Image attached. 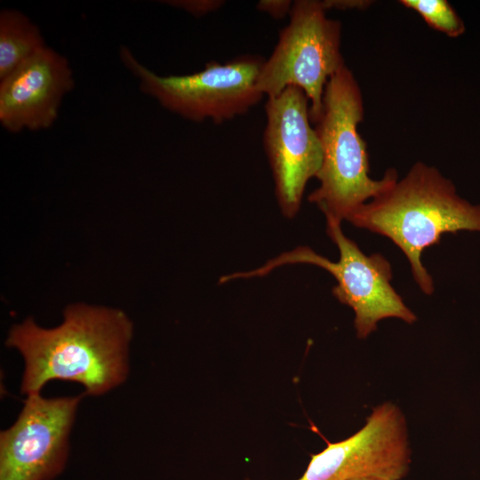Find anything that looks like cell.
I'll return each instance as SVG.
<instances>
[{
	"label": "cell",
	"mask_w": 480,
	"mask_h": 480,
	"mask_svg": "<svg viewBox=\"0 0 480 480\" xmlns=\"http://www.w3.org/2000/svg\"><path fill=\"white\" fill-rule=\"evenodd\" d=\"M292 4L290 0H260L257 3V9L275 20H281L290 15Z\"/></svg>",
	"instance_id": "14"
},
{
	"label": "cell",
	"mask_w": 480,
	"mask_h": 480,
	"mask_svg": "<svg viewBox=\"0 0 480 480\" xmlns=\"http://www.w3.org/2000/svg\"><path fill=\"white\" fill-rule=\"evenodd\" d=\"M28 395L16 421L0 434V480H52L65 468L69 435L85 396Z\"/></svg>",
	"instance_id": "8"
},
{
	"label": "cell",
	"mask_w": 480,
	"mask_h": 480,
	"mask_svg": "<svg viewBox=\"0 0 480 480\" xmlns=\"http://www.w3.org/2000/svg\"><path fill=\"white\" fill-rule=\"evenodd\" d=\"M347 220L390 239L406 256L420 289L431 295L434 281L422 264L423 251L438 244L444 234L480 231V205L462 199L436 168L417 162L404 178Z\"/></svg>",
	"instance_id": "2"
},
{
	"label": "cell",
	"mask_w": 480,
	"mask_h": 480,
	"mask_svg": "<svg viewBox=\"0 0 480 480\" xmlns=\"http://www.w3.org/2000/svg\"><path fill=\"white\" fill-rule=\"evenodd\" d=\"M326 233L339 250L337 261L330 260L308 246H299L260 268L222 276L219 284L264 276L288 264H310L324 268L336 279L337 284L332 292L340 303L352 308L354 327L359 339L370 336L383 319L397 318L409 324L417 321V316L391 285L392 268L382 254H364L355 241L344 235L341 222L337 220L326 219Z\"/></svg>",
	"instance_id": "4"
},
{
	"label": "cell",
	"mask_w": 480,
	"mask_h": 480,
	"mask_svg": "<svg viewBox=\"0 0 480 480\" xmlns=\"http://www.w3.org/2000/svg\"><path fill=\"white\" fill-rule=\"evenodd\" d=\"M132 333L124 312L74 304L60 325L45 329L28 318L12 327L5 343L23 356L22 394L40 393L49 381L62 380L83 385L86 395L100 396L125 381Z\"/></svg>",
	"instance_id": "1"
},
{
	"label": "cell",
	"mask_w": 480,
	"mask_h": 480,
	"mask_svg": "<svg viewBox=\"0 0 480 480\" xmlns=\"http://www.w3.org/2000/svg\"><path fill=\"white\" fill-rule=\"evenodd\" d=\"M364 118L360 87L345 65L327 82L323 110L315 130L323 150L316 175L320 185L308 200L316 204L325 219L341 222L362 204L388 190L398 180L388 169L380 180L370 177L366 144L357 126Z\"/></svg>",
	"instance_id": "3"
},
{
	"label": "cell",
	"mask_w": 480,
	"mask_h": 480,
	"mask_svg": "<svg viewBox=\"0 0 480 480\" xmlns=\"http://www.w3.org/2000/svg\"><path fill=\"white\" fill-rule=\"evenodd\" d=\"M355 480H387V479L370 476V477H362V478H358V479H355Z\"/></svg>",
	"instance_id": "16"
},
{
	"label": "cell",
	"mask_w": 480,
	"mask_h": 480,
	"mask_svg": "<svg viewBox=\"0 0 480 480\" xmlns=\"http://www.w3.org/2000/svg\"><path fill=\"white\" fill-rule=\"evenodd\" d=\"M263 135L264 148L271 167L276 196L284 217L298 213L308 181L316 177L323 150L311 126L309 100L295 86L268 98Z\"/></svg>",
	"instance_id": "9"
},
{
	"label": "cell",
	"mask_w": 480,
	"mask_h": 480,
	"mask_svg": "<svg viewBox=\"0 0 480 480\" xmlns=\"http://www.w3.org/2000/svg\"><path fill=\"white\" fill-rule=\"evenodd\" d=\"M119 53L142 92L190 121L221 124L245 114L264 96L257 88L265 60L260 56L242 55L225 64L210 61L199 72L163 76L140 63L126 46Z\"/></svg>",
	"instance_id": "6"
},
{
	"label": "cell",
	"mask_w": 480,
	"mask_h": 480,
	"mask_svg": "<svg viewBox=\"0 0 480 480\" xmlns=\"http://www.w3.org/2000/svg\"><path fill=\"white\" fill-rule=\"evenodd\" d=\"M74 87L68 60L45 46L0 80V122L10 132L52 126Z\"/></svg>",
	"instance_id": "10"
},
{
	"label": "cell",
	"mask_w": 480,
	"mask_h": 480,
	"mask_svg": "<svg viewBox=\"0 0 480 480\" xmlns=\"http://www.w3.org/2000/svg\"><path fill=\"white\" fill-rule=\"evenodd\" d=\"M290 21L260 68L257 88L268 98L285 88L301 89L309 100V116L316 124L323 110L328 80L345 66L340 52L341 25L329 19L321 1L297 0Z\"/></svg>",
	"instance_id": "5"
},
{
	"label": "cell",
	"mask_w": 480,
	"mask_h": 480,
	"mask_svg": "<svg viewBox=\"0 0 480 480\" xmlns=\"http://www.w3.org/2000/svg\"><path fill=\"white\" fill-rule=\"evenodd\" d=\"M325 11L330 9L348 10V9H363L369 5L368 1L356 0H324L321 1Z\"/></svg>",
	"instance_id": "15"
},
{
	"label": "cell",
	"mask_w": 480,
	"mask_h": 480,
	"mask_svg": "<svg viewBox=\"0 0 480 480\" xmlns=\"http://www.w3.org/2000/svg\"><path fill=\"white\" fill-rule=\"evenodd\" d=\"M40 29L16 10L0 13V80L42 50Z\"/></svg>",
	"instance_id": "11"
},
{
	"label": "cell",
	"mask_w": 480,
	"mask_h": 480,
	"mask_svg": "<svg viewBox=\"0 0 480 480\" xmlns=\"http://www.w3.org/2000/svg\"><path fill=\"white\" fill-rule=\"evenodd\" d=\"M400 3L416 12L433 28L450 37L463 34L461 19L446 0H402Z\"/></svg>",
	"instance_id": "12"
},
{
	"label": "cell",
	"mask_w": 480,
	"mask_h": 480,
	"mask_svg": "<svg viewBox=\"0 0 480 480\" xmlns=\"http://www.w3.org/2000/svg\"><path fill=\"white\" fill-rule=\"evenodd\" d=\"M412 450L400 407L387 401L375 406L364 425L349 437L311 455L297 480H402L409 473ZM249 480V479H247Z\"/></svg>",
	"instance_id": "7"
},
{
	"label": "cell",
	"mask_w": 480,
	"mask_h": 480,
	"mask_svg": "<svg viewBox=\"0 0 480 480\" xmlns=\"http://www.w3.org/2000/svg\"><path fill=\"white\" fill-rule=\"evenodd\" d=\"M165 3L182 9L196 17L204 16L215 12L225 4L222 0H169Z\"/></svg>",
	"instance_id": "13"
}]
</instances>
